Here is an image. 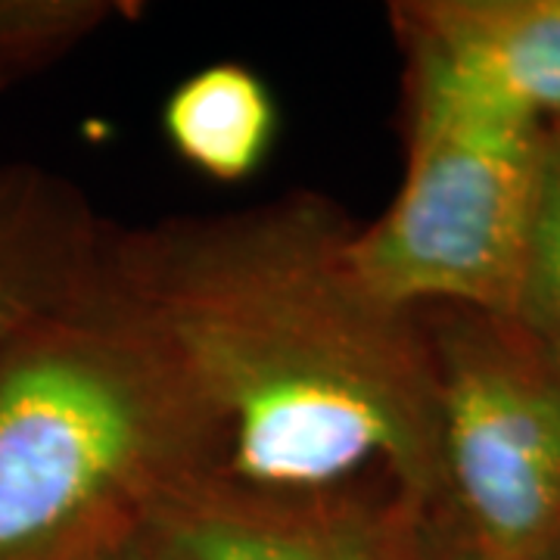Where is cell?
Instances as JSON below:
<instances>
[{"label": "cell", "instance_id": "obj_6", "mask_svg": "<svg viewBox=\"0 0 560 560\" xmlns=\"http://www.w3.org/2000/svg\"><path fill=\"white\" fill-rule=\"evenodd\" d=\"M389 25L405 69L560 125V0H401Z\"/></svg>", "mask_w": 560, "mask_h": 560}, {"label": "cell", "instance_id": "obj_1", "mask_svg": "<svg viewBox=\"0 0 560 560\" xmlns=\"http://www.w3.org/2000/svg\"><path fill=\"white\" fill-rule=\"evenodd\" d=\"M352 237L337 202L296 190L109 224L101 265L219 415L224 474L275 489L374 474L423 514L436 492L427 327L361 280Z\"/></svg>", "mask_w": 560, "mask_h": 560}, {"label": "cell", "instance_id": "obj_11", "mask_svg": "<svg viewBox=\"0 0 560 560\" xmlns=\"http://www.w3.org/2000/svg\"><path fill=\"white\" fill-rule=\"evenodd\" d=\"M411 560H560V541L539 548V551H489L474 541H464L455 533H448L418 514Z\"/></svg>", "mask_w": 560, "mask_h": 560}, {"label": "cell", "instance_id": "obj_2", "mask_svg": "<svg viewBox=\"0 0 560 560\" xmlns=\"http://www.w3.org/2000/svg\"><path fill=\"white\" fill-rule=\"evenodd\" d=\"M224 458L219 415L101 256L0 355V560L121 545L162 495Z\"/></svg>", "mask_w": 560, "mask_h": 560}, {"label": "cell", "instance_id": "obj_8", "mask_svg": "<svg viewBox=\"0 0 560 560\" xmlns=\"http://www.w3.org/2000/svg\"><path fill=\"white\" fill-rule=\"evenodd\" d=\"M162 135L202 178L241 184L259 172L275 147L278 103L249 66L212 62L165 97Z\"/></svg>", "mask_w": 560, "mask_h": 560}, {"label": "cell", "instance_id": "obj_3", "mask_svg": "<svg viewBox=\"0 0 560 560\" xmlns=\"http://www.w3.org/2000/svg\"><path fill=\"white\" fill-rule=\"evenodd\" d=\"M545 125L460 84L405 69L396 197L355 228L352 261L405 312L511 318L536 209Z\"/></svg>", "mask_w": 560, "mask_h": 560}, {"label": "cell", "instance_id": "obj_4", "mask_svg": "<svg viewBox=\"0 0 560 560\" xmlns=\"http://www.w3.org/2000/svg\"><path fill=\"white\" fill-rule=\"evenodd\" d=\"M420 315L436 423V492L420 517L489 551L558 545L560 371L511 318Z\"/></svg>", "mask_w": 560, "mask_h": 560}, {"label": "cell", "instance_id": "obj_7", "mask_svg": "<svg viewBox=\"0 0 560 560\" xmlns=\"http://www.w3.org/2000/svg\"><path fill=\"white\" fill-rule=\"evenodd\" d=\"M106 228L79 184L38 162H0V355L88 280Z\"/></svg>", "mask_w": 560, "mask_h": 560}, {"label": "cell", "instance_id": "obj_9", "mask_svg": "<svg viewBox=\"0 0 560 560\" xmlns=\"http://www.w3.org/2000/svg\"><path fill=\"white\" fill-rule=\"evenodd\" d=\"M135 3L116 0H0V94L62 62Z\"/></svg>", "mask_w": 560, "mask_h": 560}, {"label": "cell", "instance_id": "obj_10", "mask_svg": "<svg viewBox=\"0 0 560 560\" xmlns=\"http://www.w3.org/2000/svg\"><path fill=\"white\" fill-rule=\"evenodd\" d=\"M511 320L560 371V125H545L539 194Z\"/></svg>", "mask_w": 560, "mask_h": 560}, {"label": "cell", "instance_id": "obj_12", "mask_svg": "<svg viewBox=\"0 0 560 560\" xmlns=\"http://www.w3.org/2000/svg\"><path fill=\"white\" fill-rule=\"evenodd\" d=\"M79 560H131L128 558V551L121 548V545H113V548H103V551H94V555H88V558Z\"/></svg>", "mask_w": 560, "mask_h": 560}, {"label": "cell", "instance_id": "obj_5", "mask_svg": "<svg viewBox=\"0 0 560 560\" xmlns=\"http://www.w3.org/2000/svg\"><path fill=\"white\" fill-rule=\"evenodd\" d=\"M415 523L383 480L275 489L219 467L162 495L121 548L131 560H411Z\"/></svg>", "mask_w": 560, "mask_h": 560}]
</instances>
